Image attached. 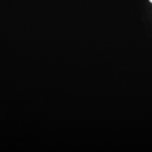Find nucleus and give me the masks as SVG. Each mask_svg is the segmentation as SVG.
I'll list each match as a JSON object with an SVG mask.
<instances>
[{
    "mask_svg": "<svg viewBox=\"0 0 152 152\" xmlns=\"http://www.w3.org/2000/svg\"><path fill=\"white\" fill-rule=\"evenodd\" d=\"M149 1H150L151 3H152V0H149Z\"/></svg>",
    "mask_w": 152,
    "mask_h": 152,
    "instance_id": "obj_1",
    "label": "nucleus"
}]
</instances>
